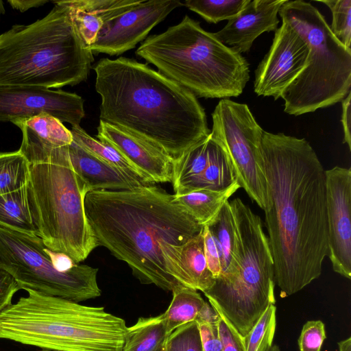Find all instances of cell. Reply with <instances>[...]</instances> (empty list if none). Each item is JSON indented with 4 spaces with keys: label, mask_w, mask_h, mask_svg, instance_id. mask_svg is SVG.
<instances>
[{
    "label": "cell",
    "mask_w": 351,
    "mask_h": 351,
    "mask_svg": "<svg viewBox=\"0 0 351 351\" xmlns=\"http://www.w3.org/2000/svg\"><path fill=\"white\" fill-rule=\"evenodd\" d=\"M265 210L275 284L283 297L319 277L328 253L326 170L305 138L263 130Z\"/></svg>",
    "instance_id": "1"
},
{
    "label": "cell",
    "mask_w": 351,
    "mask_h": 351,
    "mask_svg": "<svg viewBox=\"0 0 351 351\" xmlns=\"http://www.w3.org/2000/svg\"><path fill=\"white\" fill-rule=\"evenodd\" d=\"M93 69L100 121L144 139L173 160L210 133L197 97L147 64L104 58Z\"/></svg>",
    "instance_id": "2"
},
{
    "label": "cell",
    "mask_w": 351,
    "mask_h": 351,
    "mask_svg": "<svg viewBox=\"0 0 351 351\" xmlns=\"http://www.w3.org/2000/svg\"><path fill=\"white\" fill-rule=\"evenodd\" d=\"M84 208L98 245L126 263L141 283L167 291L183 286L168 273L162 246L182 245L204 226L175 195L154 184L91 191Z\"/></svg>",
    "instance_id": "3"
},
{
    "label": "cell",
    "mask_w": 351,
    "mask_h": 351,
    "mask_svg": "<svg viewBox=\"0 0 351 351\" xmlns=\"http://www.w3.org/2000/svg\"><path fill=\"white\" fill-rule=\"evenodd\" d=\"M44 17L0 34V86L51 89L86 80L94 57L59 1Z\"/></svg>",
    "instance_id": "4"
},
{
    "label": "cell",
    "mask_w": 351,
    "mask_h": 351,
    "mask_svg": "<svg viewBox=\"0 0 351 351\" xmlns=\"http://www.w3.org/2000/svg\"><path fill=\"white\" fill-rule=\"evenodd\" d=\"M0 313V339L58 351H121L127 326L101 306L31 289Z\"/></svg>",
    "instance_id": "5"
},
{
    "label": "cell",
    "mask_w": 351,
    "mask_h": 351,
    "mask_svg": "<svg viewBox=\"0 0 351 351\" xmlns=\"http://www.w3.org/2000/svg\"><path fill=\"white\" fill-rule=\"evenodd\" d=\"M135 53L197 97H238L250 80L245 57L188 15L165 32L147 37Z\"/></svg>",
    "instance_id": "6"
},
{
    "label": "cell",
    "mask_w": 351,
    "mask_h": 351,
    "mask_svg": "<svg viewBox=\"0 0 351 351\" xmlns=\"http://www.w3.org/2000/svg\"><path fill=\"white\" fill-rule=\"evenodd\" d=\"M68 146L53 149L42 160L29 162L27 185L38 236L47 248L79 263L99 245L85 213L88 191L72 167Z\"/></svg>",
    "instance_id": "7"
},
{
    "label": "cell",
    "mask_w": 351,
    "mask_h": 351,
    "mask_svg": "<svg viewBox=\"0 0 351 351\" xmlns=\"http://www.w3.org/2000/svg\"><path fill=\"white\" fill-rule=\"evenodd\" d=\"M278 14L304 38L308 62L284 90V111L299 116L341 101L350 92L351 49L332 33L325 17L310 2L287 1Z\"/></svg>",
    "instance_id": "8"
},
{
    "label": "cell",
    "mask_w": 351,
    "mask_h": 351,
    "mask_svg": "<svg viewBox=\"0 0 351 351\" xmlns=\"http://www.w3.org/2000/svg\"><path fill=\"white\" fill-rule=\"evenodd\" d=\"M230 205L239 241V271L228 282L215 279L204 294L245 338L267 306L275 304L274 261L261 217L239 197Z\"/></svg>",
    "instance_id": "9"
},
{
    "label": "cell",
    "mask_w": 351,
    "mask_h": 351,
    "mask_svg": "<svg viewBox=\"0 0 351 351\" xmlns=\"http://www.w3.org/2000/svg\"><path fill=\"white\" fill-rule=\"evenodd\" d=\"M38 236L0 224V268L10 274L20 289H31L76 302L101 295L98 269L76 264L56 270Z\"/></svg>",
    "instance_id": "10"
},
{
    "label": "cell",
    "mask_w": 351,
    "mask_h": 351,
    "mask_svg": "<svg viewBox=\"0 0 351 351\" xmlns=\"http://www.w3.org/2000/svg\"><path fill=\"white\" fill-rule=\"evenodd\" d=\"M212 136L227 152L237 180L264 211L269 202L262 152L263 130L248 106L221 99L212 113Z\"/></svg>",
    "instance_id": "11"
},
{
    "label": "cell",
    "mask_w": 351,
    "mask_h": 351,
    "mask_svg": "<svg viewBox=\"0 0 351 351\" xmlns=\"http://www.w3.org/2000/svg\"><path fill=\"white\" fill-rule=\"evenodd\" d=\"M309 47L291 25L282 21L271 45L255 70L254 90L258 96L281 97L308 62Z\"/></svg>",
    "instance_id": "12"
},
{
    "label": "cell",
    "mask_w": 351,
    "mask_h": 351,
    "mask_svg": "<svg viewBox=\"0 0 351 351\" xmlns=\"http://www.w3.org/2000/svg\"><path fill=\"white\" fill-rule=\"evenodd\" d=\"M84 102L81 96L60 89L0 86V121L14 123L47 114L78 126L85 117Z\"/></svg>",
    "instance_id": "13"
},
{
    "label": "cell",
    "mask_w": 351,
    "mask_h": 351,
    "mask_svg": "<svg viewBox=\"0 0 351 351\" xmlns=\"http://www.w3.org/2000/svg\"><path fill=\"white\" fill-rule=\"evenodd\" d=\"M182 5L179 0H143L106 23L89 48L93 54L121 55L134 48L169 13Z\"/></svg>",
    "instance_id": "14"
},
{
    "label": "cell",
    "mask_w": 351,
    "mask_h": 351,
    "mask_svg": "<svg viewBox=\"0 0 351 351\" xmlns=\"http://www.w3.org/2000/svg\"><path fill=\"white\" fill-rule=\"evenodd\" d=\"M328 253L332 269L351 278V169L326 170Z\"/></svg>",
    "instance_id": "15"
},
{
    "label": "cell",
    "mask_w": 351,
    "mask_h": 351,
    "mask_svg": "<svg viewBox=\"0 0 351 351\" xmlns=\"http://www.w3.org/2000/svg\"><path fill=\"white\" fill-rule=\"evenodd\" d=\"M97 138L114 147L152 184L171 182L173 160L154 145L102 121L97 127Z\"/></svg>",
    "instance_id": "16"
},
{
    "label": "cell",
    "mask_w": 351,
    "mask_h": 351,
    "mask_svg": "<svg viewBox=\"0 0 351 351\" xmlns=\"http://www.w3.org/2000/svg\"><path fill=\"white\" fill-rule=\"evenodd\" d=\"M287 0H250L243 9L214 33L223 44L239 53L248 52L254 41L263 33L276 32L278 14Z\"/></svg>",
    "instance_id": "17"
},
{
    "label": "cell",
    "mask_w": 351,
    "mask_h": 351,
    "mask_svg": "<svg viewBox=\"0 0 351 351\" xmlns=\"http://www.w3.org/2000/svg\"><path fill=\"white\" fill-rule=\"evenodd\" d=\"M72 167L87 190L120 191L147 186L74 141L68 146Z\"/></svg>",
    "instance_id": "18"
},
{
    "label": "cell",
    "mask_w": 351,
    "mask_h": 351,
    "mask_svg": "<svg viewBox=\"0 0 351 351\" xmlns=\"http://www.w3.org/2000/svg\"><path fill=\"white\" fill-rule=\"evenodd\" d=\"M143 0H66L59 1L84 44L90 47L108 21L121 15Z\"/></svg>",
    "instance_id": "19"
},
{
    "label": "cell",
    "mask_w": 351,
    "mask_h": 351,
    "mask_svg": "<svg viewBox=\"0 0 351 351\" xmlns=\"http://www.w3.org/2000/svg\"><path fill=\"white\" fill-rule=\"evenodd\" d=\"M23 134L19 151L28 161L37 160L53 149L69 145L73 141L71 130L58 119L42 114L14 123Z\"/></svg>",
    "instance_id": "20"
},
{
    "label": "cell",
    "mask_w": 351,
    "mask_h": 351,
    "mask_svg": "<svg viewBox=\"0 0 351 351\" xmlns=\"http://www.w3.org/2000/svg\"><path fill=\"white\" fill-rule=\"evenodd\" d=\"M167 268L169 274L183 286L203 293L213 287L215 279L208 267L204 254L203 228L184 244L176 246V256L168 261Z\"/></svg>",
    "instance_id": "21"
},
{
    "label": "cell",
    "mask_w": 351,
    "mask_h": 351,
    "mask_svg": "<svg viewBox=\"0 0 351 351\" xmlns=\"http://www.w3.org/2000/svg\"><path fill=\"white\" fill-rule=\"evenodd\" d=\"M207 226L221 253V272L216 279L230 281L237 275L240 263L239 241L230 201L223 204Z\"/></svg>",
    "instance_id": "22"
},
{
    "label": "cell",
    "mask_w": 351,
    "mask_h": 351,
    "mask_svg": "<svg viewBox=\"0 0 351 351\" xmlns=\"http://www.w3.org/2000/svg\"><path fill=\"white\" fill-rule=\"evenodd\" d=\"M210 144V133L173 160L171 183L175 195H183L194 191L207 165Z\"/></svg>",
    "instance_id": "23"
},
{
    "label": "cell",
    "mask_w": 351,
    "mask_h": 351,
    "mask_svg": "<svg viewBox=\"0 0 351 351\" xmlns=\"http://www.w3.org/2000/svg\"><path fill=\"white\" fill-rule=\"evenodd\" d=\"M241 188L237 180L221 191L198 189L176 195L180 203L202 226L209 225L223 204Z\"/></svg>",
    "instance_id": "24"
},
{
    "label": "cell",
    "mask_w": 351,
    "mask_h": 351,
    "mask_svg": "<svg viewBox=\"0 0 351 351\" xmlns=\"http://www.w3.org/2000/svg\"><path fill=\"white\" fill-rule=\"evenodd\" d=\"M170 333L163 313L139 317L127 328L121 351H158Z\"/></svg>",
    "instance_id": "25"
},
{
    "label": "cell",
    "mask_w": 351,
    "mask_h": 351,
    "mask_svg": "<svg viewBox=\"0 0 351 351\" xmlns=\"http://www.w3.org/2000/svg\"><path fill=\"white\" fill-rule=\"evenodd\" d=\"M236 181L234 168L227 152L210 134L208 163L194 191L198 189L221 191L228 188Z\"/></svg>",
    "instance_id": "26"
},
{
    "label": "cell",
    "mask_w": 351,
    "mask_h": 351,
    "mask_svg": "<svg viewBox=\"0 0 351 351\" xmlns=\"http://www.w3.org/2000/svg\"><path fill=\"white\" fill-rule=\"evenodd\" d=\"M0 224L38 236L29 207L27 184L16 191L0 195Z\"/></svg>",
    "instance_id": "27"
},
{
    "label": "cell",
    "mask_w": 351,
    "mask_h": 351,
    "mask_svg": "<svg viewBox=\"0 0 351 351\" xmlns=\"http://www.w3.org/2000/svg\"><path fill=\"white\" fill-rule=\"evenodd\" d=\"M71 132L73 140L89 152L116 167L144 185L154 184L109 143L92 137L80 125L72 127Z\"/></svg>",
    "instance_id": "28"
},
{
    "label": "cell",
    "mask_w": 351,
    "mask_h": 351,
    "mask_svg": "<svg viewBox=\"0 0 351 351\" xmlns=\"http://www.w3.org/2000/svg\"><path fill=\"white\" fill-rule=\"evenodd\" d=\"M171 292L172 300L163 313L170 332L184 324L195 321L205 302L200 293L191 287L180 286Z\"/></svg>",
    "instance_id": "29"
},
{
    "label": "cell",
    "mask_w": 351,
    "mask_h": 351,
    "mask_svg": "<svg viewBox=\"0 0 351 351\" xmlns=\"http://www.w3.org/2000/svg\"><path fill=\"white\" fill-rule=\"evenodd\" d=\"M29 173V162L21 151L0 153V195L26 185Z\"/></svg>",
    "instance_id": "30"
},
{
    "label": "cell",
    "mask_w": 351,
    "mask_h": 351,
    "mask_svg": "<svg viewBox=\"0 0 351 351\" xmlns=\"http://www.w3.org/2000/svg\"><path fill=\"white\" fill-rule=\"evenodd\" d=\"M250 0H186L183 3L208 23H217L237 16Z\"/></svg>",
    "instance_id": "31"
},
{
    "label": "cell",
    "mask_w": 351,
    "mask_h": 351,
    "mask_svg": "<svg viewBox=\"0 0 351 351\" xmlns=\"http://www.w3.org/2000/svg\"><path fill=\"white\" fill-rule=\"evenodd\" d=\"M327 5L332 13L330 29L334 36L351 49V0L319 1Z\"/></svg>",
    "instance_id": "32"
},
{
    "label": "cell",
    "mask_w": 351,
    "mask_h": 351,
    "mask_svg": "<svg viewBox=\"0 0 351 351\" xmlns=\"http://www.w3.org/2000/svg\"><path fill=\"white\" fill-rule=\"evenodd\" d=\"M166 351H203L196 321L184 324L171 332L165 343Z\"/></svg>",
    "instance_id": "33"
},
{
    "label": "cell",
    "mask_w": 351,
    "mask_h": 351,
    "mask_svg": "<svg viewBox=\"0 0 351 351\" xmlns=\"http://www.w3.org/2000/svg\"><path fill=\"white\" fill-rule=\"evenodd\" d=\"M276 307L270 304L245 337V351H257L269 337H274L276 326Z\"/></svg>",
    "instance_id": "34"
},
{
    "label": "cell",
    "mask_w": 351,
    "mask_h": 351,
    "mask_svg": "<svg viewBox=\"0 0 351 351\" xmlns=\"http://www.w3.org/2000/svg\"><path fill=\"white\" fill-rule=\"evenodd\" d=\"M326 338L325 325L321 320L308 321L298 338L300 351H321Z\"/></svg>",
    "instance_id": "35"
},
{
    "label": "cell",
    "mask_w": 351,
    "mask_h": 351,
    "mask_svg": "<svg viewBox=\"0 0 351 351\" xmlns=\"http://www.w3.org/2000/svg\"><path fill=\"white\" fill-rule=\"evenodd\" d=\"M218 313L219 319L217 327L222 351H245L244 338L222 315Z\"/></svg>",
    "instance_id": "36"
},
{
    "label": "cell",
    "mask_w": 351,
    "mask_h": 351,
    "mask_svg": "<svg viewBox=\"0 0 351 351\" xmlns=\"http://www.w3.org/2000/svg\"><path fill=\"white\" fill-rule=\"evenodd\" d=\"M204 250L208 267L215 279L219 278L221 272V253L208 227L203 228Z\"/></svg>",
    "instance_id": "37"
},
{
    "label": "cell",
    "mask_w": 351,
    "mask_h": 351,
    "mask_svg": "<svg viewBox=\"0 0 351 351\" xmlns=\"http://www.w3.org/2000/svg\"><path fill=\"white\" fill-rule=\"evenodd\" d=\"M20 288L7 271L0 268V313L12 304L14 294Z\"/></svg>",
    "instance_id": "38"
},
{
    "label": "cell",
    "mask_w": 351,
    "mask_h": 351,
    "mask_svg": "<svg viewBox=\"0 0 351 351\" xmlns=\"http://www.w3.org/2000/svg\"><path fill=\"white\" fill-rule=\"evenodd\" d=\"M197 323L199 327L203 351H222L217 325L204 322Z\"/></svg>",
    "instance_id": "39"
},
{
    "label": "cell",
    "mask_w": 351,
    "mask_h": 351,
    "mask_svg": "<svg viewBox=\"0 0 351 351\" xmlns=\"http://www.w3.org/2000/svg\"><path fill=\"white\" fill-rule=\"evenodd\" d=\"M351 93L350 92L347 96L341 101L342 113L341 123L343 130V143H346L351 149Z\"/></svg>",
    "instance_id": "40"
},
{
    "label": "cell",
    "mask_w": 351,
    "mask_h": 351,
    "mask_svg": "<svg viewBox=\"0 0 351 351\" xmlns=\"http://www.w3.org/2000/svg\"><path fill=\"white\" fill-rule=\"evenodd\" d=\"M45 250L48 254L55 269L59 271H67L77 264L75 263L70 256L64 253L54 252L47 247H45Z\"/></svg>",
    "instance_id": "41"
},
{
    "label": "cell",
    "mask_w": 351,
    "mask_h": 351,
    "mask_svg": "<svg viewBox=\"0 0 351 351\" xmlns=\"http://www.w3.org/2000/svg\"><path fill=\"white\" fill-rule=\"evenodd\" d=\"M219 319V315L216 309L209 302L205 301L197 315L195 321L217 325Z\"/></svg>",
    "instance_id": "42"
},
{
    "label": "cell",
    "mask_w": 351,
    "mask_h": 351,
    "mask_svg": "<svg viewBox=\"0 0 351 351\" xmlns=\"http://www.w3.org/2000/svg\"><path fill=\"white\" fill-rule=\"evenodd\" d=\"M49 0H8V3L15 10L24 12L32 8H38L48 3Z\"/></svg>",
    "instance_id": "43"
},
{
    "label": "cell",
    "mask_w": 351,
    "mask_h": 351,
    "mask_svg": "<svg viewBox=\"0 0 351 351\" xmlns=\"http://www.w3.org/2000/svg\"><path fill=\"white\" fill-rule=\"evenodd\" d=\"M339 351H351V337L338 342Z\"/></svg>",
    "instance_id": "44"
},
{
    "label": "cell",
    "mask_w": 351,
    "mask_h": 351,
    "mask_svg": "<svg viewBox=\"0 0 351 351\" xmlns=\"http://www.w3.org/2000/svg\"><path fill=\"white\" fill-rule=\"evenodd\" d=\"M258 351H280L278 346L276 344L267 347L266 349L261 348Z\"/></svg>",
    "instance_id": "45"
},
{
    "label": "cell",
    "mask_w": 351,
    "mask_h": 351,
    "mask_svg": "<svg viewBox=\"0 0 351 351\" xmlns=\"http://www.w3.org/2000/svg\"><path fill=\"white\" fill-rule=\"evenodd\" d=\"M5 12L3 1L0 0V19L2 14H3Z\"/></svg>",
    "instance_id": "46"
},
{
    "label": "cell",
    "mask_w": 351,
    "mask_h": 351,
    "mask_svg": "<svg viewBox=\"0 0 351 351\" xmlns=\"http://www.w3.org/2000/svg\"><path fill=\"white\" fill-rule=\"evenodd\" d=\"M158 351H166L165 343Z\"/></svg>",
    "instance_id": "47"
},
{
    "label": "cell",
    "mask_w": 351,
    "mask_h": 351,
    "mask_svg": "<svg viewBox=\"0 0 351 351\" xmlns=\"http://www.w3.org/2000/svg\"><path fill=\"white\" fill-rule=\"evenodd\" d=\"M41 351H58V350H51L43 349Z\"/></svg>",
    "instance_id": "48"
}]
</instances>
